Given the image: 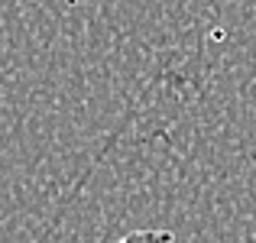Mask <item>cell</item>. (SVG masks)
<instances>
[{
    "instance_id": "obj_1",
    "label": "cell",
    "mask_w": 256,
    "mask_h": 243,
    "mask_svg": "<svg viewBox=\"0 0 256 243\" xmlns=\"http://www.w3.org/2000/svg\"><path fill=\"white\" fill-rule=\"evenodd\" d=\"M114 243H178L172 230H162V227H146V230H133V234H124L120 240Z\"/></svg>"
}]
</instances>
